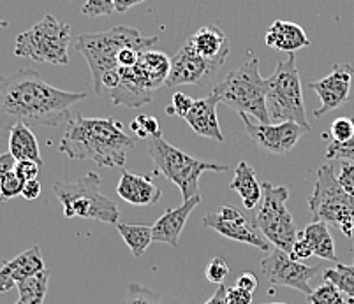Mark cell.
I'll list each match as a JSON object with an SVG mask.
<instances>
[{
	"mask_svg": "<svg viewBox=\"0 0 354 304\" xmlns=\"http://www.w3.org/2000/svg\"><path fill=\"white\" fill-rule=\"evenodd\" d=\"M266 105L270 120L295 121L310 132L295 53H291L286 60H279L273 74L266 78Z\"/></svg>",
	"mask_w": 354,
	"mask_h": 304,
	"instance_id": "8",
	"label": "cell"
},
{
	"mask_svg": "<svg viewBox=\"0 0 354 304\" xmlns=\"http://www.w3.org/2000/svg\"><path fill=\"white\" fill-rule=\"evenodd\" d=\"M261 271L266 276L268 283L273 287H289L298 292L312 294L310 280L317 274L319 267L304 264V262L292 261L289 254L279 248H273L272 254L261 261Z\"/></svg>",
	"mask_w": 354,
	"mask_h": 304,
	"instance_id": "11",
	"label": "cell"
},
{
	"mask_svg": "<svg viewBox=\"0 0 354 304\" xmlns=\"http://www.w3.org/2000/svg\"><path fill=\"white\" fill-rule=\"evenodd\" d=\"M82 12L90 18H99V16H109L115 12L113 0H85Z\"/></svg>",
	"mask_w": 354,
	"mask_h": 304,
	"instance_id": "38",
	"label": "cell"
},
{
	"mask_svg": "<svg viewBox=\"0 0 354 304\" xmlns=\"http://www.w3.org/2000/svg\"><path fill=\"white\" fill-rule=\"evenodd\" d=\"M101 178L95 172H86L73 183L57 181L53 192L60 201L64 216L71 219L95 220V222L120 223V210L117 203L101 192Z\"/></svg>",
	"mask_w": 354,
	"mask_h": 304,
	"instance_id": "5",
	"label": "cell"
},
{
	"mask_svg": "<svg viewBox=\"0 0 354 304\" xmlns=\"http://www.w3.org/2000/svg\"><path fill=\"white\" fill-rule=\"evenodd\" d=\"M118 304H164L159 294L140 283H131L124 299Z\"/></svg>",
	"mask_w": 354,
	"mask_h": 304,
	"instance_id": "31",
	"label": "cell"
},
{
	"mask_svg": "<svg viewBox=\"0 0 354 304\" xmlns=\"http://www.w3.org/2000/svg\"><path fill=\"white\" fill-rule=\"evenodd\" d=\"M16 165V159L11 155V153H4V155H0V185H2V178H4L8 172L15 171Z\"/></svg>",
	"mask_w": 354,
	"mask_h": 304,
	"instance_id": "45",
	"label": "cell"
},
{
	"mask_svg": "<svg viewBox=\"0 0 354 304\" xmlns=\"http://www.w3.org/2000/svg\"><path fill=\"white\" fill-rule=\"evenodd\" d=\"M339 181L340 185H342L344 190L354 197V164L353 162H346V160H344L342 165H340Z\"/></svg>",
	"mask_w": 354,
	"mask_h": 304,
	"instance_id": "40",
	"label": "cell"
},
{
	"mask_svg": "<svg viewBox=\"0 0 354 304\" xmlns=\"http://www.w3.org/2000/svg\"><path fill=\"white\" fill-rule=\"evenodd\" d=\"M236 287H240V289H245L247 292L254 294L257 290V287H259V281H257L256 274L250 273V271H247V273H241L240 276H238Z\"/></svg>",
	"mask_w": 354,
	"mask_h": 304,
	"instance_id": "43",
	"label": "cell"
},
{
	"mask_svg": "<svg viewBox=\"0 0 354 304\" xmlns=\"http://www.w3.org/2000/svg\"><path fill=\"white\" fill-rule=\"evenodd\" d=\"M289 188L273 187L272 183H263V197L257 204L256 216L252 219L254 227L265 236L275 248L289 254L292 245L298 239L296 223L292 214L288 211Z\"/></svg>",
	"mask_w": 354,
	"mask_h": 304,
	"instance_id": "10",
	"label": "cell"
},
{
	"mask_svg": "<svg viewBox=\"0 0 354 304\" xmlns=\"http://www.w3.org/2000/svg\"><path fill=\"white\" fill-rule=\"evenodd\" d=\"M108 95L113 104L131 108V110H136L152 101V92L140 81L133 67H120V83Z\"/></svg>",
	"mask_w": 354,
	"mask_h": 304,
	"instance_id": "23",
	"label": "cell"
},
{
	"mask_svg": "<svg viewBox=\"0 0 354 304\" xmlns=\"http://www.w3.org/2000/svg\"><path fill=\"white\" fill-rule=\"evenodd\" d=\"M205 304H230V301H227V287H224V283L218 285L214 296Z\"/></svg>",
	"mask_w": 354,
	"mask_h": 304,
	"instance_id": "46",
	"label": "cell"
},
{
	"mask_svg": "<svg viewBox=\"0 0 354 304\" xmlns=\"http://www.w3.org/2000/svg\"><path fill=\"white\" fill-rule=\"evenodd\" d=\"M243 127L250 139L263 152L272 155H286L296 146L307 130L295 121H281V123H254L250 116L240 114Z\"/></svg>",
	"mask_w": 354,
	"mask_h": 304,
	"instance_id": "13",
	"label": "cell"
},
{
	"mask_svg": "<svg viewBox=\"0 0 354 304\" xmlns=\"http://www.w3.org/2000/svg\"><path fill=\"white\" fill-rule=\"evenodd\" d=\"M140 50L136 48H125L118 53V67H134L140 59Z\"/></svg>",
	"mask_w": 354,
	"mask_h": 304,
	"instance_id": "42",
	"label": "cell"
},
{
	"mask_svg": "<svg viewBox=\"0 0 354 304\" xmlns=\"http://www.w3.org/2000/svg\"><path fill=\"white\" fill-rule=\"evenodd\" d=\"M323 278L328 283H333L349 299V303L354 304V264L346 265L337 262L335 267L324 270Z\"/></svg>",
	"mask_w": 354,
	"mask_h": 304,
	"instance_id": "29",
	"label": "cell"
},
{
	"mask_svg": "<svg viewBox=\"0 0 354 304\" xmlns=\"http://www.w3.org/2000/svg\"><path fill=\"white\" fill-rule=\"evenodd\" d=\"M308 210L314 222L333 225L346 238H354V197L342 188L333 164L321 165L317 171Z\"/></svg>",
	"mask_w": 354,
	"mask_h": 304,
	"instance_id": "7",
	"label": "cell"
},
{
	"mask_svg": "<svg viewBox=\"0 0 354 304\" xmlns=\"http://www.w3.org/2000/svg\"><path fill=\"white\" fill-rule=\"evenodd\" d=\"M227 301L230 304H252V294L234 285L227 289Z\"/></svg>",
	"mask_w": 354,
	"mask_h": 304,
	"instance_id": "41",
	"label": "cell"
},
{
	"mask_svg": "<svg viewBox=\"0 0 354 304\" xmlns=\"http://www.w3.org/2000/svg\"><path fill=\"white\" fill-rule=\"evenodd\" d=\"M48 283H50V271L44 270L35 276L27 278L16 285L20 301L24 304H44L48 294Z\"/></svg>",
	"mask_w": 354,
	"mask_h": 304,
	"instance_id": "28",
	"label": "cell"
},
{
	"mask_svg": "<svg viewBox=\"0 0 354 304\" xmlns=\"http://www.w3.org/2000/svg\"><path fill=\"white\" fill-rule=\"evenodd\" d=\"M71 27L55 16L46 14L41 21L16 37L15 55L50 65L69 63Z\"/></svg>",
	"mask_w": 354,
	"mask_h": 304,
	"instance_id": "9",
	"label": "cell"
},
{
	"mask_svg": "<svg viewBox=\"0 0 354 304\" xmlns=\"http://www.w3.org/2000/svg\"><path fill=\"white\" fill-rule=\"evenodd\" d=\"M133 70L140 81L153 94L160 86L166 85L169 70H171V59L164 51L145 50L140 53V59Z\"/></svg>",
	"mask_w": 354,
	"mask_h": 304,
	"instance_id": "21",
	"label": "cell"
},
{
	"mask_svg": "<svg viewBox=\"0 0 354 304\" xmlns=\"http://www.w3.org/2000/svg\"><path fill=\"white\" fill-rule=\"evenodd\" d=\"M41 195V183L39 180H28L24 183V190H21V197L27 201L37 199Z\"/></svg>",
	"mask_w": 354,
	"mask_h": 304,
	"instance_id": "44",
	"label": "cell"
},
{
	"mask_svg": "<svg viewBox=\"0 0 354 304\" xmlns=\"http://www.w3.org/2000/svg\"><path fill=\"white\" fill-rule=\"evenodd\" d=\"M41 165L34 160H20L16 162L15 172L18 174V178H21L24 181L28 180H37V174H39Z\"/></svg>",
	"mask_w": 354,
	"mask_h": 304,
	"instance_id": "39",
	"label": "cell"
},
{
	"mask_svg": "<svg viewBox=\"0 0 354 304\" xmlns=\"http://www.w3.org/2000/svg\"><path fill=\"white\" fill-rule=\"evenodd\" d=\"M86 97L85 92H66L44 81L34 69L0 76V137L15 125L59 127L71 120V108Z\"/></svg>",
	"mask_w": 354,
	"mask_h": 304,
	"instance_id": "1",
	"label": "cell"
},
{
	"mask_svg": "<svg viewBox=\"0 0 354 304\" xmlns=\"http://www.w3.org/2000/svg\"><path fill=\"white\" fill-rule=\"evenodd\" d=\"M212 95L218 102L238 111V114L256 118L259 123H270L268 105H266V79L259 72V59L245 60L238 69L231 70Z\"/></svg>",
	"mask_w": 354,
	"mask_h": 304,
	"instance_id": "4",
	"label": "cell"
},
{
	"mask_svg": "<svg viewBox=\"0 0 354 304\" xmlns=\"http://www.w3.org/2000/svg\"><path fill=\"white\" fill-rule=\"evenodd\" d=\"M9 153L16 159V162L20 160H34L39 165H43V156L39 152V143L35 139L34 132L30 130L28 125H15L9 132Z\"/></svg>",
	"mask_w": 354,
	"mask_h": 304,
	"instance_id": "26",
	"label": "cell"
},
{
	"mask_svg": "<svg viewBox=\"0 0 354 304\" xmlns=\"http://www.w3.org/2000/svg\"><path fill=\"white\" fill-rule=\"evenodd\" d=\"M230 188L240 195L241 203L247 210H254L263 197V183H259L256 171L245 160L238 162Z\"/></svg>",
	"mask_w": 354,
	"mask_h": 304,
	"instance_id": "24",
	"label": "cell"
},
{
	"mask_svg": "<svg viewBox=\"0 0 354 304\" xmlns=\"http://www.w3.org/2000/svg\"><path fill=\"white\" fill-rule=\"evenodd\" d=\"M312 255L323 259V261L339 262L337 254H335V241L330 234V229L324 222H312L305 227L301 232H298Z\"/></svg>",
	"mask_w": 354,
	"mask_h": 304,
	"instance_id": "25",
	"label": "cell"
},
{
	"mask_svg": "<svg viewBox=\"0 0 354 304\" xmlns=\"http://www.w3.org/2000/svg\"><path fill=\"white\" fill-rule=\"evenodd\" d=\"M6 27H8V21L0 18V28H6Z\"/></svg>",
	"mask_w": 354,
	"mask_h": 304,
	"instance_id": "48",
	"label": "cell"
},
{
	"mask_svg": "<svg viewBox=\"0 0 354 304\" xmlns=\"http://www.w3.org/2000/svg\"><path fill=\"white\" fill-rule=\"evenodd\" d=\"M25 181L21 178H18L15 171L8 172V174L2 178V185H0V201H9L15 199L18 195H21L24 190Z\"/></svg>",
	"mask_w": 354,
	"mask_h": 304,
	"instance_id": "35",
	"label": "cell"
},
{
	"mask_svg": "<svg viewBox=\"0 0 354 304\" xmlns=\"http://www.w3.org/2000/svg\"><path fill=\"white\" fill-rule=\"evenodd\" d=\"M354 121V116H353ZM326 159L328 160H346V162H353L354 164V134L349 141L346 143H337L331 141L326 148Z\"/></svg>",
	"mask_w": 354,
	"mask_h": 304,
	"instance_id": "34",
	"label": "cell"
},
{
	"mask_svg": "<svg viewBox=\"0 0 354 304\" xmlns=\"http://www.w3.org/2000/svg\"><path fill=\"white\" fill-rule=\"evenodd\" d=\"M199 204H201V195L192 197V199L189 201H183L182 206L167 210L166 213H164L152 225L153 241L164 243V245H169L173 246V248H176L180 243V236H182L183 227L187 223L192 211H194Z\"/></svg>",
	"mask_w": 354,
	"mask_h": 304,
	"instance_id": "17",
	"label": "cell"
},
{
	"mask_svg": "<svg viewBox=\"0 0 354 304\" xmlns=\"http://www.w3.org/2000/svg\"><path fill=\"white\" fill-rule=\"evenodd\" d=\"M307 301L310 304H351L349 299L333 283H328V281L312 290V294L307 296Z\"/></svg>",
	"mask_w": 354,
	"mask_h": 304,
	"instance_id": "30",
	"label": "cell"
},
{
	"mask_svg": "<svg viewBox=\"0 0 354 304\" xmlns=\"http://www.w3.org/2000/svg\"><path fill=\"white\" fill-rule=\"evenodd\" d=\"M157 43L156 35H143L136 28L113 27L104 32L82 34L76 39V50L85 57L94 79V92L101 95V78L108 70L118 69V53L125 48L145 51Z\"/></svg>",
	"mask_w": 354,
	"mask_h": 304,
	"instance_id": "3",
	"label": "cell"
},
{
	"mask_svg": "<svg viewBox=\"0 0 354 304\" xmlns=\"http://www.w3.org/2000/svg\"><path fill=\"white\" fill-rule=\"evenodd\" d=\"M230 264L226 262V259L214 257L208 262L207 270H205V276H207V280L210 281V283L217 285L218 287V285L224 283V280L230 276Z\"/></svg>",
	"mask_w": 354,
	"mask_h": 304,
	"instance_id": "33",
	"label": "cell"
},
{
	"mask_svg": "<svg viewBox=\"0 0 354 304\" xmlns=\"http://www.w3.org/2000/svg\"><path fill=\"white\" fill-rule=\"evenodd\" d=\"M330 134L331 139L337 141V143H346V141H349L354 134L353 116H340L337 120H333V123L330 127Z\"/></svg>",
	"mask_w": 354,
	"mask_h": 304,
	"instance_id": "36",
	"label": "cell"
},
{
	"mask_svg": "<svg viewBox=\"0 0 354 304\" xmlns=\"http://www.w3.org/2000/svg\"><path fill=\"white\" fill-rule=\"evenodd\" d=\"M266 304H288V303H266Z\"/></svg>",
	"mask_w": 354,
	"mask_h": 304,
	"instance_id": "49",
	"label": "cell"
},
{
	"mask_svg": "<svg viewBox=\"0 0 354 304\" xmlns=\"http://www.w3.org/2000/svg\"><path fill=\"white\" fill-rule=\"evenodd\" d=\"M118 232H120L122 239L125 245L129 246L131 254L136 259L143 257V254L150 248L153 243L152 238V227L148 225H129V223H118Z\"/></svg>",
	"mask_w": 354,
	"mask_h": 304,
	"instance_id": "27",
	"label": "cell"
},
{
	"mask_svg": "<svg viewBox=\"0 0 354 304\" xmlns=\"http://www.w3.org/2000/svg\"><path fill=\"white\" fill-rule=\"evenodd\" d=\"M147 153L153 160L157 171L162 172L164 178L180 188L183 201H189L199 195V178L203 172L217 171L227 172L230 168L215 162H203L189 153L175 148L162 137V134L147 139Z\"/></svg>",
	"mask_w": 354,
	"mask_h": 304,
	"instance_id": "6",
	"label": "cell"
},
{
	"mask_svg": "<svg viewBox=\"0 0 354 304\" xmlns=\"http://www.w3.org/2000/svg\"><path fill=\"white\" fill-rule=\"evenodd\" d=\"M117 194L125 203L133 206H152L159 203L162 192L159 190L150 176L134 174V172L124 171L120 181L117 185Z\"/></svg>",
	"mask_w": 354,
	"mask_h": 304,
	"instance_id": "20",
	"label": "cell"
},
{
	"mask_svg": "<svg viewBox=\"0 0 354 304\" xmlns=\"http://www.w3.org/2000/svg\"><path fill=\"white\" fill-rule=\"evenodd\" d=\"M353 252H354V238H353Z\"/></svg>",
	"mask_w": 354,
	"mask_h": 304,
	"instance_id": "51",
	"label": "cell"
},
{
	"mask_svg": "<svg viewBox=\"0 0 354 304\" xmlns=\"http://www.w3.org/2000/svg\"><path fill=\"white\" fill-rule=\"evenodd\" d=\"M136 141L115 118H71L59 150L73 160H92L99 168H122Z\"/></svg>",
	"mask_w": 354,
	"mask_h": 304,
	"instance_id": "2",
	"label": "cell"
},
{
	"mask_svg": "<svg viewBox=\"0 0 354 304\" xmlns=\"http://www.w3.org/2000/svg\"><path fill=\"white\" fill-rule=\"evenodd\" d=\"M203 227L215 230L217 234L224 236L231 241L245 243V245L265 250V252L272 248V243L261 234L252 222H249V219H245L233 206H222L217 213H208L203 219Z\"/></svg>",
	"mask_w": 354,
	"mask_h": 304,
	"instance_id": "12",
	"label": "cell"
},
{
	"mask_svg": "<svg viewBox=\"0 0 354 304\" xmlns=\"http://www.w3.org/2000/svg\"><path fill=\"white\" fill-rule=\"evenodd\" d=\"M192 102H194V99L189 97L187 94H183V92H175L171 99V104L166 108V113L169 114V116L185 118L187 116L189 110L192 108Z\"/></svg>",
	"mask_w": 354,
	"mask_h": 304,
	"instance_id": "37",
	"label": "cell"
},
{
	"mask_svg": "<svg viewBox=\"0 0 354 304\" xmlns=\"http://www.w3.org/2000/svg\"><path fill=\"white\" fill-rule=\"evenodd\" d=\"M44 270L46 267H44V259L39 246H32L12 261L4 262V265L0 267V294L9 292L20 281L35 276Z\"/></svg>",
	"mask_w": 354,
	"mask_h": 304,
	"instance_id": "18",
	"label": "cell"
},
{
	"mask_svg": "<svg viewBox=\"0 0 354 304\" xmlns=\"http://www.w3.org/2000/svg\"><path fill=\"white\" fill-rule=\"evenodd\" d=\"M145 0H113L115 4V12H125L127 9H131L133 6L141 4Z\"/></svg>",
	"mask_w": 354,
	"mask_h": 304,
	"instance_id": "47",
	"label": "cell"
},
{
	"mask_svg": "<svg viewBox=\"0 0 354 304\" xmlns=\"http://www.w3.org/2000/svg\"><path fill=\"white\" fill-rule=\"evenodd\" d=\"M131 130H133L134 136L140 137V139H150V137L162 134L157 118L147 116V114H140L138 118H134V120L131 121Z\"/></svg>",
	"mask_w": 354,
	"mask_h": 304,
	"instance_id": "32",
	"label": "cell"
},
{
	"mask_svg": "<svg viewBox=\"0 0 354 304\" xmlns=\"http://www.w3.org/2000/svg\"><path fill=\"white\" fill-rule=\"evenodd\" d=\"M217 104L218 101L212 94L208 97L194 99L192 108L183 120L187 121V125L194 130L196 136L222 143L224 136H222L221 125H218L217 120Z\"/></svg>",
	"mask_w": 354,
	"mask_h": 304,
	"instance_id": "19",
	"label": "cell"
},
{
	"mask_svg": "<svg viewBox=\"0 0 354 304\" xmlns=\"http://www.w3.org/2000/svg\"><path fill=\"white\" fill-rule=\"evenodd\" d=\"M214 67L201 59V57L192 50L189 43L183 44L175 57H171V70L167 76L166 86H180V85H198L199 81L214 72Z\"/></svg>",
	"mask_w": 354,
	"mask_h": 304,
	"instance_id": "15",
	"label": "cell"
},
{
	"mask_svg": "<svg viewBox=\"0 0 354 304\" xmlns=\"http://www.w3.org/2000/svg\"><path fill=\"white\" fill-rule=\"evenodd\" d=\"M16 304H24V303H21V301H20V299H18V303H16Z\"/></svg>",
	"mask_w": 354,
	"mask_h": 304,
	"instance_id": "50",
	"label": "cell"
},
{
	"mask_svg": "<svg viewBox=\"0 0 354 304\" xmlns=\"http://www.w3.org/2000/svg\"><path fill=\"white\" fill-rule=\"evenodd\" d=\"M354 78V67L351 63H337L326 78L310 83L308 88L321 99V108L314 110V116L321 118L330 111L339 110L346 104L351 94V83Z\"/></svg>",
	"mask_w": 354,
	"mask_h": 304,
	"instance_id": "14",
	"label": "cell"
},
{
	"mask_svg": "<svg viewBox=\"0 0 354 304\" xmlns=\"http://www.w3.org/2000/svg\"><path fill=\"white\" fill-rule=\"evenodd\" d=\"M187 43L215 70L224 65L227 55H230V41H227L226 34L222 32V28H218L217 25H205V27L198 28L189 37Z\"/></svg>",
	"mask_w": 354,
	"mask_h": 304,
	"instance_id": "16",
	"label": "cell"
},
{
	"mask_svg": "<svg viewBox=\"0 0 354 304\" xmlns=\"http://www.w3.org/2000/svg\"><path fill=\"white\" fill-rule=\"evenodd\" d=\"M266 46L275 51H286V53H295L301 48L310 46V39L307 37V32L295 21L277 20L270 25L265 35Z\"/></svg>",
	"mask_w": 354,
	"mask_h": 304,
	"instance_id": "22",
	"label": "cell"
}]
</instances>
